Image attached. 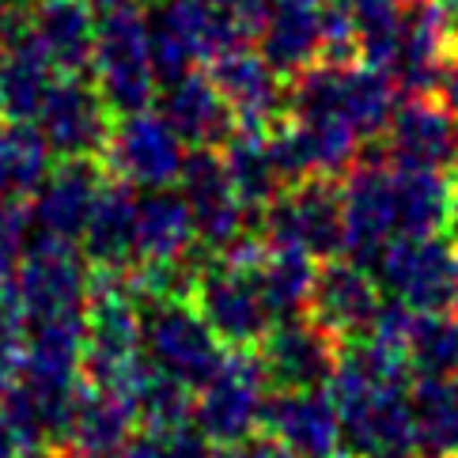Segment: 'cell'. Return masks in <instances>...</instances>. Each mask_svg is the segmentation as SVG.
<instances>
[{
  "label": "cell",
  "mask_w": 458,
  "mask_h": 458,
  "mask_svg": "<svg viewBox=\"0 0 458 458\" xmlns=\"http://www.w3.org/2000/svg\"><path fill=\"white\" fill-rule=\"evenodd\" d=\"M352 20V35H356V50L360 61L379 64L390 72L402 38H405V20H409V4L405 0H341Z\"/></svg>",
  "instance_id": "4dcf8cb0"
},
{
  "label": "cell",
  "mask_w": 458,
  "mask_h": 458,
  "mask_svg": "<svg viewBox=\"0 0 458 458\" xmlns=\"http://www.w3.org/2000/svg\"><path fill=\"white\" fill-rule=\"evenodd\" d=\"M227 178L242 201H247L254 212L266 208L276 193L284 190V174L273 159V144H269V129L258 125H239L227 144L220 148Z\"/></svg>",
  "instance_id": "4316f807"
},
{
  "label": "cell",
  "mask_w": 458,
  "mask_h": 458,
  "mask_svg": "<svg viewBox=\"0 0 458 458\" xmlns=\"http://www.w3.org/2000/svg\"><path fill=\"white\" fill-rule=\"evenodd\" d=\"M156 103L167 125L186 140V148H224L227 137L239 129L235 110L227 106L220 88L212 84L208 72L198 69L174 84H163Z\"/></svg>",
  "instance_id": "44dd1931"
},
{
  "label": "cell",
  "mask_w": 458,
  "mask_h": 458,
  "mask_svg": "<svg viewBox=\"0 0 458 458\" xmlns=\"http://www.w3.org/2000/svg\"><path fill=\"white\" fill-rule=\"evenodd\" d=\"M386 300H398L413 315L458 310V247L451 235L394 239L371 266Z\"/></svg>",
  "instance_id": "277c9868"
},
{
  "label": "cell",
  "mask_w": 458,
  "mask_h": 458,
  "mask_svg": "<svg viewBox=\"0 0 458 458\" xmlns=\"http://www.w3.org/2000/svg\"><path fill=\"white\" fill-rule=\"evenodd\" d=\"M454 46H458V27L451 23V15L439 8L436 0L409 4L402 50H398L394 64H390V76H394V84L405 99L436 95L439 72H444Z\"/></svg>",
  "instance_id": "d6986e66"
},
{
  "label": "cell",
  "mask_w": 458,
  "mask_h": 458,
  "mask_svg": "<svg viewBox=\"0 0 458 458\" xmlns=\"http://www.w3.org/2000/svg\"><path fill=\"white\" fill-rule=\"evenodd\" d=\"M405 4H420V0H405Z\"/></svg>",
  "instance_id": "60d3db41"
},
{
  "label": "cell",
  "mask_w": 458,
  "mask_h": 458,
  "mask_svg": "<svg viewBox=\"0 0 458 458\" xmlns=\"http://www.w3.org/2000/svg\"><path fill=\"white\" fill-rule=\"evenodd\" d=\"M84 4H91L95 12H114V8H125V4H133V0H84Z\"/></svg>",
  "instance_id": "8d00e7d4"
},
{
  "label": "cell",
  "mask_w": 458,
  "mask_h": 458,
  "mask_svg": "<svg viewBox=\"0 0 458 458\" xmlns=\"http://www.w3.org/2000/svg\"><path fill=\"white\" fill-rule=\"evenodd\" d=\"M386 296L375 273L352 258H326L315 269V288H310L307 318H315L326 334H334L341 345L371 334Z\"/></svg>",
  "instance_id": "4fadbf2b"
},
{
  "label": "cell",
  "mask_w": 458,
  "mask_h": 458,
  "mask_svg": "<svg viewBox=\"0 0 458 458\" xmlns=\"http://www.w3.org/2000/svg\"><path fill=\"white\" fill-rule=\"evenodd\" d=\"M436 99L444 103L454 118H458V46L451 50L447 64H444V72H439V84H436Z\"/></svg>",
  "instance_id": "e575fe53"
},
{
  "label": "cell",
  "mask_w": 458,
  "mask_h": 458,
  "mask_svg": "<svg viewBox=\"0 0 458 458\" xmlns=\"http://www.w3.org/2000/svg\"><path fill=\"white\" fill-rule=\"evenodd\" d=\"M140 341L148 364L171 379L201 390L227 360L224 341L212 334V326L193 300H152L140 303Z\"/></svg>",
  "instance_id": "3957f363"
},
{
  "label": "cell",
  "mask_w": 458,
  "mask_h": 458,
  "mask_svg": "<svg viewBox=\"0 0 458 458\" xmlns=\"http://www.w3.org/2000/svg\"><path fill=\"white\" fill-rule=\"evenodd\" d=\"M454 174H458V152H454Z\"/></svg>",
  "instance_id": "ab89813d"
},
{
  "label": "cell",
  "mask_w": 458,
  "mask_h": 458,
  "mask_svg": "<svg viewBox=\"0 0 458 458\" xmlns=\"http://www.w3.org/2000/svg\"><path fill=\"white\" fill-rule=\"evenodd\" d=\"M103 163L95 159H61L50 167L46 182L35 190V205H30V220L38 232L57 239H80L88 227V216L95 208V198L103 190Z\"/></svg>",
  "instance_id": "ffe728a7"
},
{
  "label": "cell",
  "mask_w": 458,
  "mask_h": 458,
  "mask_svg": "<svg viewBox=\"0 0 458 458\" xmlns=\"http://www.w3.org/2000/svg\"><path fill=\"white\" fill-rule=\"evenodd\" d=\"M50 144L35 122L0 118V198L23 201L35 198V190L50 174Z\"/></svg>",
  "instance_id": "f546056e"
},
{
  "label": "cell",
  "mask_w": 458,
  "mask_h": 458,
  "mask_svg": "<svg viewBox=\"0 0 458 458\" xmlns=\"http://www.w3.org/2000/svg\"><path fill=\"white\" fill-rule=\"evenodd\" d=\"M193 394H198L193 386L178 383V379H171V375L152 368V375L137 390V413L159 436L174 432V428H186V424H193Z\"/></svg>",
  "instance_id": "d6a6232c"
},
{
  "label": "cell",
  "mask_w": 458,
  "mask_h": 458,
  "mask_svg": "<svg viewBox=\"0 0 458 458\" xmlns=\"http://www.w3.org/2000/svg\"><path fill=\"white\" fill-rule=\"evenodd\" d=\"M91 80L118 118L122 114L148 110L159 99L148 15L137 12L133 4L103 12L99 38H95V57H91Z\"/></svg>",
  "instance_id": "7a4b0ae2"
},
{
  "label": "cell",
  "mask_w": 458,
  "mask_h": 458,
  "mask_svg": "<svg viewBox=\"0 0 458 458\" xmlns=\"http://www.w3.org/2000/svg\"><path fill=\"white\" fill-rule=\"evenodd\" d=\"M186 152H190L186 140L167 125V118L159 110L148 106L137 114H122L114 122L99 163L110 178L148 193V190L178 186Z\"/></svg>",
  "instance_id": "52a82bcc"
},
{
  "label": "cell",
  "mask_w": 458,
  "mask_h": 458,
  "mask_svg": "<svg viewBox=\"0 0 458 458\" xmlns=\"http://www.w3.org/2000/svg\"><path fill=\"white\" fill-rule=\"evenodd\" d=\"M417 458H458V379L420 375L409 383Z\"/></svg>",
  "instance_id": "484cf974"
},
{
  "label": "cell",
  "mask_w": 458,
  "mask_h": 458,
  "mask_svg": "<svg viewBox=\"0 0 458 458\" xmlns=\"http://www.w3.org/2000/svg\"><path fill=\"white\" fill-rule=\"evenodd\" d=\"M190 42L198 61L250 46L269 23L273 0H159L156 8Z\"/></svg>",
  "instance_id": "9a60e30c"
},
{
  "label": "cell",
  "mask_w": 458,
  "mask_h": 458,
  "mask_svg": "<svg viewBox=\"0 0 458 458\" xmlns=\"http://www.w3.org/2000/svg\"><path fill=\"white\" fill-rule=\"evenodd\" d=\"M269 390H326L337 371L341 341L326 334L315 318L276 322L258 345Z\"/></svg>",
  "instance_id": "5bb4252c"
},
{
  "label": "cell",
  "mask_w": 458,
  "mask_h": 458,
  "mask_svg": "<svg viewBox=\"0 0 458 458\" xmlns=\"http://www.w3.org/2000/svg\"><path fill=\"white\" fill-rule=\"evenodd\" d=\"M386 159L409 171H454L458 152V122L444 103H432V95L398 103L386 133Z\"/></svg>",
  "instance_id": "e0dca14e"
},
{
  "label": "cell",
  "mask_w": 458,
  "mask_h": 458,
  "mask_svg": "<svg viewBox=\"0 0 458 458\" xmlns=\"http://www.w3.org/2000/svg\"><path fill=\"white\" fill-rule=\"evenodd\" d=\"M345 201V258L375 266L398 239V167L386 156H368L341 182Z\"/></svg>",
  "instance_id": "30bf717a"
},
{
  "label": "cell",
  "mask_w": 458,
  "mask_h": 458,
  "mask_svg": "<svg viewBox=\"0 0 458 458\" xmlns=\"http://www.w3.org/2000/svg\"><path fill=\"white\" fill-rule=\"evenodd\" d=\"M178 190H182V198L190 201L205 254L216 258L232 247L235 239H242L247 232H258L261 212H254L235 193L220 148H190L182 174H178Z\"/></svg>",
  "instance_id": "9c48e42d"
},
{
  "label": "cell",
  "mask_w": 458,
  "mask_h": 458,
  "mask_svg": "<svg viewBox=\"0 0 458 458\" xmlns=\"http://www.w3.org/2000/svg\"><path fill=\"white\" fill-rule=\"evenodd\" d=\"M447 235H451V242L458 247V190H454V205H451V220H447Z\"/></svg>",
  "instance_id": "74e56055"
},
{
  "label": "cell",
  "mask_w": 458,
  "mask_h": 458,
  "mask_svg": "<svg viewBox=\"0 0 458 458\" xmlns=\"http://www.w3.org/2000/svg\"><path fill=\"white\" fill-rule=\"evenodd\" d=\"M409 371V356L375 337L341 345L326 390L341 417L345 458H417Z\"/></svg>",
  "instance_id": "6da1fadb"
},
{
  "label": "cell",
  "mask_w": 458,
  "mask_h": 458,
  "mask_svg": "<svg viewBox=\"0 0 458 458\" xmlns=\"http://www.w3.org/2000/svg\"><path fill=\"white\" fill-rule=\"evenodd\" d=\"M261 432L296 458H345L341 417L330 390H269Z\"/></svg>",
  "instance_id": "2e32d148"
},
{
  "label": "cell",
  "mask_w": 458,
  "mask_h": 458,
  "mask_svg": "<svg viewBox=\"0 0 458 458\" xmlns=\"http://www.w3.org/2000/svg\"><path fill=\"white\" fill-rule=\"evenodd\" d=\"M118 122L103 99V91L95 88L91 76H57V84L38 114V129L50 152L61 159H99L110 129Z\"/></svg>",
  "instance_id": "7c38bea8"
},
{
  "label": "cell",
  "mask_w": 458,
  "mask_h": 458,
  "mask_svg": "<svg viewBox=\"0 0 458 458\" xmlns=\"http://www.w3.org/2000/svg\"><path fill=\"white\" fill-rule=\"evenodd\" d=\"M258 232L276 247H296L315 261L345 254V201L337 178H303L261 208Z\"/></svg>",
  "instance_id": "5b68a950"
},
{
  "label": "cell",
  "mask_w": 458,
  "mask_h": 458,
  "mask_svg": "<svg viewBox=\"0 0 458 458\" xmlns=\"http://www.w3.org/2000/svg\"><path fill=\"white\" fill-rule=\"evenodd\" d=\"M436 4H439V8H444V12L451 15V23L458 27V0H436Z\"/></svg>",
  "instance_id": "f35d334b"
},
{
  "label": "cell",
  "mask_w": 458,
  "mask_h": 458,
  "mask_svg": "<svg viewBox=\"0 0 458 458\" xmlns=\"http://www.w3.org/2000/svg\"><path fill=\"white\" fill-rule=\"evenodd\" d=\"M193 250H205L198 239L190 201L182 190H148L137 198V266H178L193 261Z\"/></svg>",
  "instance_id": "cb8c5ba5"
},
{
  "label": "cell",
  "mask_w": 458,
  "mask_h": 458,
  "mask_svg": "<svg viewBox=\"0 0 458 458\" xmlns=\"http://www.w3.org/2000/svg\"><path fill=\"white\" fill-rule=\"evenodd\" d=\"M91 296V261L76 250L72 239H57L38 232L27 239L20 269H15V300L27 315L57 318L76 315L80 303Z\"/></svg>",
  "instance_id": "ba28073f"
},
{
  "label": "cell",
  "mask_w": 458,
  "mask_h": 458,
  "mask_svg": "<svg viewBox=\"0 0 458 458\" xmlns=\"http://www.w3.org/2000/svg\"><path fill=\"white\" fill-rule=\"evenodd\" d=\"M30 224L35 220H30V208H23V201L0 198V296L15 284V269H20Z\"/></svg>",
  "instance_id": "836d02e7"
},
{
  "label": "cell",
  "mask_w": 458,
  "mask_h": 458,
  "mask_svg": "<svg viewBox=\"0 0 458 458\" xmlns=\"http://www.w3.org/2000/svg\"><path fill=\"white\" fill-rule=\"evenodd\" d=\"M30 4H35V0H0V20H4V15H15V12H27Z\"/></svg>",
  "instance_id": "d590c367"
},
{
  "label": "cell",
  "mask_w": 458,
  "mask_h": 458,
  "mask_svg": "<svg viewBox=\"0 0 458 458\" xmlns=\"http://www.w3.org/2000/svg\"><path fill=\"white\" fill-rule=\"evenodd\" d=\"M30 35L50 57L57 76H91L99 20L84 0H35L30 4Z\"/></svg>",
  "instance_id": "603a6c76"
},
{
  "label": "cell",
  "mask_w": 458,
  "mask_h": 458,
  "mask_svg": "<svg viewBox=\"0 0 458 458\" xmlns=\"http://www.w3.org/2000/svg\"><path fill=\"white\" fill-rule=\"evenodd\" d=\"M208 76L220 88L239 125L273 129L288 110V80L261 57V50L235 46L208 61Z\"/></svg>",
  "instance_id": "ac0fdd59"
},
{
  "label": "cell",
  "mask_w": 458,
  "mask_h": 458,
  "mask_svg": "<svg viewBox=\"0 0 458 458\" xmlns=\"http://www.w3.org/2000/svg\"><path fill=\"white\" fill-rule=\"evenodd\" d=\"M258 50L284 80L322 61V0H273Z\"/></svg>",
  "instance_id": "d4e9b609"
},
{
  "label": "cell",
  "mask_w": 458,
  "mask_h": 458,
  "mask_svg": "<svg viewBox=\"0 0 458 458\" xmlns=\"http://www.w3.org/2000/svg\"><path fill=\"white\" fill-rule=\"evenodd\" d=\"M266 398L269 379L261 371L258 349H232L220 371L193 394V428L212 447H235L258 436Z\"/></svg>",
  "instance_id": "8992f818"
},
{
  "label": "cell",
  "mask_w": 458,
  "mask_h": 458,
  "mask_svg": "<svg viewBox=\"0 0 458 458\" xmlns=\"http://www.w3.org/2000/svg\"><path fill=\"white\" fill-rule=\"evenodd\" d=\"M451 171H409L398 167V239L444 235L454 205Z\"/></svg>",
  "instance_id": "f1b7e54d"
},
{
  "label": "cell",
  "mask_w": 458,
  "mask_h": 458,
  "mask_svg": "<svg viewBox=\"0 0 458 458\" xmlns=\"http://www.w3.org/2000/svg\"><path fill=\"white\" fill-rule=\"evenodd\" d=\"M80 250L91 261V269L103 273H129L137 266V193L118 178H103V190L95 198L88 227L80 235Z\"/></svg>",
  "instance_id": "7402d4cb"
},
{
  "label": "cell",
  "mask_w": 458,
  "mask_h": 458,
  "mask_svg": "<svg viewBox=\"0 0 458 458\" xmlns=\"http://www.w3.org/2000/svg\"><path fill=\"white\" fill-rule=\"evenodd\" d=\"M190 300L227 349H258L261 337L276 326L254 276L224 266L220 258H208L201 266Z\"/></svg>",
  "instance_id": "8fae6325"
},
{
  "label": "cell",
  "mask_w": 458,
  "mask_h": 458,
  "mask_svg": "<svg viewBox=\"0 0 458 458\" xmlns=\"http://www.w3.org/2000/svg\"><path fill=\"white\" fill-rule=\"evenodd\" d=\"M409 368L417 375H451L458 379V315H413L405 337Z\"/></svg>",
  "instance_id": "1f68e13d"
},
{
  "label": "cell",
  "mask_w": 458,
  "mask_h": 458,
  "mask_svg": "<svg viewBox=\"0 0 458 458\" xmlns=\"http://www.w3.org/2000/svg\"><path fill=\"white\" fill-rule=\"evenodd\" d=\"M269 242V239H266ZM315 258L296 250V247H276L269 242L261 261L250 269L254 284L266 300L273 322H288V318H300L307 303H310V288H315Z\"/></svg>",
  "instance_id": "83f0119b"
}]
</instances>
